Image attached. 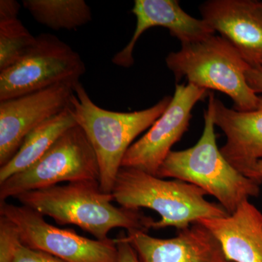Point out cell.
<instances>
[{
	"label": "cell",
	"instance_id": "2e32d148",
	"mask_svg": "<svg viewBox=\"0 0 262 262\" xmlns=\"http://www.w3.org/2000/svg\"><path fill=\"white\" fill-rule=\"evenodd\" d=\"M77 125L70 104L61 113L35 127L26 136L16 154L0 167V184L34 165L66 131Z\"/></svg>",
	"mask_w": 262,
	"mask_h": 262
},
{
	"label": "cell",
	"instance_id": "7a4b0ae2",
	"mask_svg": "<svg viewBox=\"0 0 262 262\" xmlns=\"http://www.w3.org/2000/svg\"><path fill=\"white\" fill-rule=\"evenodd\" d=\"M171 99L165 96L146 110L120 113L96 105L80 82L74 87L70 107L96 154L103 192H113L125 153L136 138L165 113Z\"/></svg>",
	"mask_w": 262,
	"mask_h": 262
},
{
	"label": "cell",
	"instance_id": "9c48e42d",
	"mask_svg": "<svg viewBox=\"0 0 262 262\" xmlns=\"http://www.w3.org/2000/svg\"><path fill=\"white\" fill-rule=\"evenodd\" d=\"M207 94V90L192 84H177L168 108L149 130L130 146L122 167L137 169L157 177L171 148L187 132L193 108Z\"/></svg>",
	"mask_w": 262,
	"mask_h": 262
},
{
	"label": "cell",
	"instance_id": "d6986e66",
	"mask_svg": "<svg viewBox=\"0 0 262 262\" xmlns=\"http://www.w3.org/2000/svg\"><path fill=\"white\" fill-rule=\"evenodd\" d=\"M22 246L18 227L9 219L0 215V262H13Z\"/></svg>",
	"mask_w": 262,
	"mask_h": 262
},
{
	"label": "cell",
	"instance_id": "8fae6325",
	"mask_svg": "<svg viewBox=\"0 0 262 262\" xmlns=\"http://www.w3.org/2000/svg\"><path fill=\"white\" fill-rule=\"evenodd\" d=\"M202 19L228 40L251 67H262V1L208 0Z\"/></svg>",
	"mask_w": 262,
	"mask_h": 262
},
{
	"label": "cell",
	"instance_id": "44dd1931",
	"mask_svg": "<svg viewBox=\"0 0 262 262\" xmlns=\"http://www.w3.org/2000/svg\"><path fill=\"white\" fill-rule=\"evenodd\" d=\"M118 262H140L136 251L124 237V234L117 237Z\"/></svg>",
	"mask_w": 262,
	"mask_h": 262
},
{
	"label": "cell",
	"instance_id": "ac0fdd59",
	"mask_svg": "<svg viewBox=\"0 0 262 262\" xmlns=\"http://www.w3.org/2000/svg\"><path fill=\"white\" fill-rule=\"evenodd\" d=\"M20 9L15 0L0 1V71L18 62L36 41L19 20Z\"/></svg>",
	"mask_w": 262,
	"mask_h": 262
},
{
	"label": "cell",
	"instance_id": "4fadbf2b",
	"mask_svg": "<svg viewBox=\"0 0 262 262\" xmlns=\"http://www.w3.org/2000/svg\"><path fill=\"white\" fill-rule=\"evenodd\" d=\"M131 12L136 18L135 31L130 42L112 60L114 64L122 68L134 65L136 42L153 27L168 29L182 45L199 42L215 34V31L203 19L194 18L186 13L178 0H136Z\"/></svg>",
	"mask_w": 262,
	"mask_h": 262
},
{
	"label": "cell",
	"instance_id": "8992f818",
	"mask_svg": "<svg viewBox=\"0 0 262 262\" xmlns=\"http://www.w3.org/2000/svg\"><path fill=\"white\" fill-rule=\"evenodd\" d=\"M97 158L78 125L66 131L42 158L0 184V202L62 182H99Z\"/></svg>",
	"mask_w": 262,
	"mask_h": 262
},
{
	"label": "cell",
	"instance_id": "3957f363",
	"mask_svg": "<svg viewBox=\"0 0 262 262\" xmlns=\"http://www.w3.org/2000/svg\"><path fill=\"white\" fill-rule=\"evenodd\" d=\"M112 194L121 207L153 210L160 215L151 229L187 228L205 219L223 218L229 213L221 205L207 201V193L180 180H165L137 169L119 170Z\"/></svg>",
	"mask_w": 262,
	"mask_h": 262
},
{
	"label": "cell",
	"instance_id": "5b68a950",
	"mask_svg": "<svg viewBox=\"0 0 262 262\" xmlns=\"http://www.w3.org/2000/svg\"><path fill=\"white\" fill-rule=\"evenodd\" d=\"M165 63L177 82L184 77L200 89L220 91L232 98L237 111L257 107L259 96L246 77L251 67L222 36L213 34L199 42L182 45L180 51L169 53Z\"/></svg>",
	"mask_w": 262,
	"mask_h": 262
},
{
	"label": "cell",
	"instance_id": "9a60e30c",
	"mask_svg": "<svg viewBox=\"0 0 262 262\" xmlns=\"http://www.w3.org/2000/svg\"><path fill=\"white\" fill-rule=\"evenodd\" d=\"M220 244L229 262H262V213L248 200L223 218L199 221Z\"/></svg>",
	"mask_w": 262,
	"mask_h": 262
},
{
	"label": "cell",
	"instance_id": "6da1fadb",
	"mask_svg": "<svg viewBox=\"0 0 262 262\" xmlns=\"http://www.w3.org/2000/svg\"><path fill=\"white\" fill-rule=\"evenodd\" d=\"M15 199L59 225L77 226L98 241L110 239L108 234L115 228L147 232L155 222L140 210L114 206L113 194L103 192L98 182L58 184L24 192Z\"/></svg>",
	"mask_w": 262,
	"mask_h": 262
},
{
	"label": "cell",
	"instance_id": "30bf717a",
	"mask_svg": "<svg viewBox=\"0 0 262 262\" xmlns=\"http://www.w3.org/2000/svg\"><path fill=\"white\" fill-rule=\"evenodd\" d=\"M73 93V85L61 84L0 101V167L31 131L70 106Z\"/></svg>",
	"mask_w": 262,
	"mask_h": 262
},
{
	"label": "cell",
	"instance_id": "277c9868",
	"mask_svg": "<svg viewBox=\"0 0 262 262\" xmlns=\"http://www.w3.org/2000/svg\"><path fill=\"white\" fill-rule=\"evenodd\" d=\"M201 139L189 149L169 153L157 177L172 178L195 185L214 196L232 214L243 202L260 192L261 182L237 171L221 152L216 143L211 106L204 114Z\"/></svg>",
	"mask_w": 262,
	"mask_h": 262
},
{
	"label": "cell",
	"instance_id": "52a82bcc",
	"mask_svg": "<svg viewBox=\"0 0 262 262\" xmlns=\"http://www.w3.org/2000/svg\"><path fill=\"white\" fill-rule=\"evenodd\" d=\"M80 54L51 34H41L18 62L0 71V101L58 84L74 87L85 74Z\"/></svg>",
	"mask_w": 262,
	"mask_h": 262
},
{
	"label": "cell",
	"instance_id": "7402d4cb",
	"mask_svg": "<svg viewBox=\"0 0 262 262\" xmlns=\"http://www.w3.org/2000/svg\"><path fill=\"white\" fill-rule=\"evenodd\" d=\"M246 80L256 94H262V67H251L246 72Z\"/></svg>",
	"mask_w": 262,
	"mask_h": 262
},
{
	"label": "cell",
	"instance_id": "7c38bea8",
	"mask_svg": "<svg viewBox=\"0 0 262 262\" xmlns=\"http://www.w3.org/2000/svg\"><path fill=\"white\" fill-rule=\"evenodd\" d=\"M172 238L129 231L124 237L140 262H227L220 244L209 229L196 222L178 230Z\"/></svg>",
	"mask_w": 262,
	"mask_h": 262
},
{
	"label": "cell",
	"instance_id": "ba28073f",
	"mask_svg": "<svg viewBox=\"0 0 262 262\" xmlns=\"http://www.w3.org/2000/svg\"><path fill=\"white\" fill-rule=\"evenodd\" d=\"M0 215L18 227L22 244L66 262H118L116 239L98 241L48 223L32 208L0 202Z\"/></svg>",
	"mask_w": 262,
	"mask_h": 262
},
{
	"label": "cell",
	"instance_id": "5bb4252c",
	"mask_svg": "<svg viewBox=\"0 0 262 262\" xmlns=\"http://www.w3.org/2000/svg\"><path fill=\"white\" fill-rule=\"evenodd\" d=\"M208 96L215 125L227 137L221 152L237 171L251 178L262 158V96L257 107L245 112L227 107L212 92Z\"/></svg>",
	"mask_w": 262,
	"mask_h": 262
},
{
	"label": "cell",
	"instance_id": "603a6c76",
	"mask_svg": "<svg viewBox=\"0 0 262 262\" xmlns=\"http://www.w3.org/2000/svg\"><path fill=\"white\" fill-rule=\"evenodd\" d=\"M251 178L262 182V158L255 167L254 170L251 174Z\"/></svg>",
	"mask_w": 262,
	"mask_h": 262
},
{
	"label": "cell",
	"instance_id": "e0dca14e",
	"mask_svg": "<svg viewBox=\"0 0 262 262\" xmlns=\"http://www.w3.org/2000/svg\"><path fill=\"white\" fill-rule=\"evenodd\" d=\"M22 4L37 23L52 30H75L93 19L84 0H24Z\"/></svg>",
	"mask_w": 262,
	"mask_h": 262
},
{
	"label": "cell",
	"instance_id": "ffe728a7",
	"mask_svg": "<svg viewBox=\"0 0 262 262\" xmlns=\"http://www.w3.org/2000/svg\"><path fill=\"white\" fill-rule=\"evenodd\" d=\"M13 262H66L49 253L22 246Z\"/></svg>",
	"mask_w": 262,
	"mask_h": 262
},
{
	"label": "cell",
	"instance_id": "cb8c5ba5",
	"mask_svg": "<svg viewBox=\"0 0 262 262\" xmlns=\"http://www.w3.org/2000/svg\"><path fill=\"white\" fill-rule=\"evenodd\" d=\"M227 262H229V261H227Z\"/></svg>",
	"mask_w": 262,
	"mask_h": 262
}]
</instances>
